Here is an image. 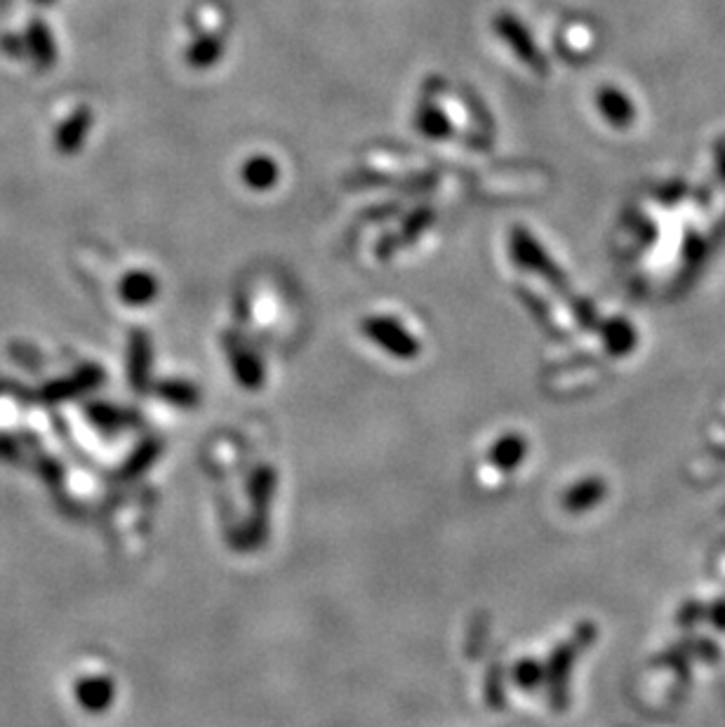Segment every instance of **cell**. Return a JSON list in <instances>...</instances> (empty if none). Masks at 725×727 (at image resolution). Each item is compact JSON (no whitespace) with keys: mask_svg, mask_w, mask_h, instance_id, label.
<instances>
[{"mask_svg":"<svg viewBox=\"0 0 725 727\" xmlns=\"http://www.w3.org/2000/svg\"><path fill=\"white\" fill-rule=\"evenodd\" d=\"M113 699V685L106 678H88L76 685V702L88 713H102Z\"/></svg>","mask_w":725,"mask_h":727,"instance_id":"6da1fadb","label":"cell"}]
</instances>
